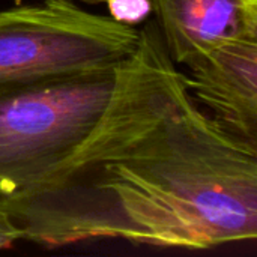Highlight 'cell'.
Returning a JSON list of instances; mask_svg holds the SVG:
<instances>
[{"instance_id": "cell-1", "label": "cell", "mask_w": 257, "mask_h": 257, "mask_svg": "<svg viewBox=\"0 0 257 257\" xmlns=\"http://www.w3.org/2000/svg\"><path fill=\"white\" fill-rule=\"evenodd\" d=\"M101 125L53 172L0 197L23 241L59 248L123 239L209 250L257 236V146L190 96L155 21Z\"/></svg>"}, {"instance_id": "cell-2", "label": "cell", "mask_w": 257, "mask_h": 257, "mask_svg": "<svg viewBox=\"0 0 257 257\" xmlns=\"http://www.w3.org/2000/svg\"><path fill=\"white\" fill-rule=\"evenodd\" d=\"M137 63L139 48L116 68L0 86V197L69 158L105 119Z\"/></svg>"}, {"instance_id": "cell-3", "label": "cell", "mask_w": 257, "mask_h": 257, "mask_svg": "<svg viewBox=\"0 0 257 257\" xmlns=\"http://www.w3.org/2000/svg\"><path fill=\"white\" fill-rule=\"evenodd\" d=\"M137 26L92 14L74 0H42L0 11V86L35 83L126 63Z\"/></svg>"}, {"instance_id": "cell-4", "label": "cell", "mask_w": 257, "mask_h": 257, "mask_svg": "<svg viewBox=\"0 0 257 257\" xmlns=\"http://www.w3.org/2000/svg\"><path fill=\"white\" fill-rule=\"evenodd\" d=\"M185 87L221 126L257 146V39L224 42L191 60Z\"/></svg>"}, {"instance_id": "cell-5", "label": "cell", "mask_w": 257, "mask_h": 257, "mask_svg": "<svg viewBox=\"0 0 257 257\" xmlns=\"http://www.w3.org/2000/svg\"><path fill=\"white\" fill-rule=\"evenodd\" d=\"M169 56L188 65L236 39H257V0H151Z\"/></svg>"}, {"instance_id": "cell-6", "label": "cell", "mask_w": 257, "mask_h": 257, "mask_svg": "<svg viewBox=\"0 0 257 257\" xmlns=\"http://www.w3.org/2000/svg\"><path fill=\"white\" fill-rule=\"evenodd\" d=\"M105 5L108 17L128 26H139L152 14L151 0H105Z\"/></svg>"}, {"instance_id": "cell-7", "label": "cell", "mask_w": 257, "mask_h": 257, "mask_svg": "<svg viewBox=\"0 0 257 257\" xmlns=\"http://www.w3.org/2000/svg\"><path fill=\"white\" fill-rule=\"evenodd\" d=\"M17 241H21L20 230L12 223L9 215L0 208V250L2 248H9Z\"/></svg>"}, {"instance_id": "cell-8", "label": "cell", "mask_w": 257, "mask_h": 257, "mask_svg": "<svg viewBox=\"0 0 257 257\" xmlns=\"http://www.w3.org/2000/svg\"><path fill=\"white\" fill-rule=\"evenodd\" d=\"M80 3H84V5H101V3H105V0H77Z\"/></svg>"}]
</instances>
